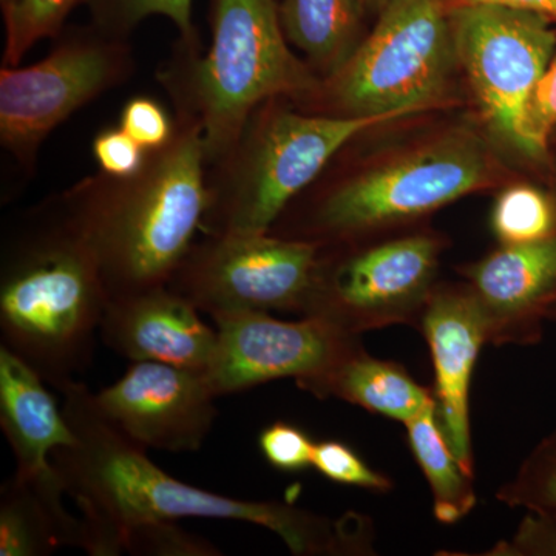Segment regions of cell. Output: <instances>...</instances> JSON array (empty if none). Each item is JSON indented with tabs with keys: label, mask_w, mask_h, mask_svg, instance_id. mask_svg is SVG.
I'll list each match as a JSON object with an SVG mask.
<instances>
[{
	"label": "cell",
	"mask_w": 556,
	"mask_h": 556,
	"mask_svg": "<svg viewBox=\"0 0 556 556\" xmlns=\"http://www.w3.org/2000/svg\"><path fill=\"white\" fill-rule=\"evenodd\" d=\"M62 396L76 444L56 450L51 460L83 515L87 554L121 555V535L129 527L182 518L265 527L299 556L375 554L371 522L364 515L332 519L291 503L239 500L190 485L161 470L148 450L113 426L86 383L75 380Z\"/></svg>",
	"instance_id": "6da1fadb"
},
{
	"label": "cell",
	"mask_w": 556,
	"mask_h": 556,
	"mask_svg": "<svg viewBox=\"0 0 556 556\" xmlns=\"http://www.w3.org/2000/svg\"><path fill=\"white\" fill-rule=\"evenodd\" d=\"M175 134L149 150L130 177L100 172L46 200L97 263L109 303L167 287L201 230L206 156L195 121L174 116Z\"/></svg>",
	"instance_id": "7a4b0ae2"
},
{
	"label": "cell",
	"mask_w": 556,
	"mask_h": 556,
	"mask_svg": "<svg viewBox=\"0 0 556 556\" xmlns=\"http://www.w3.org/2000/svg\"><path fill=\"white\" fill-rule=\"evenodd\" d=\"M109 306L87 248L46 201L3 241L0 345L62 391L93 362Z\"/></svg>",
	"instance_id": "3957f363"
},
{
	"label": "cell",
	"mask_w": 556,
	"mask_h": 556,
	"mask_svg": "<svg viewBox=\"0 0 556 556\" xmlns=\"http://www.w3.org/2000/svg\"><path fill=\"white\" fill-rule=\"evenodd\" d=\"M211 46L178 39L159 80L175 116L203 131L206 166L225 153L262 102L309 101L321 79L291 49L276 0H208Z\"/></svg>",
	"instance_id": "277c9868"
},
{
	"label": "cell",
	"mask_w": 556,
	"mask_h": 556,
	"mask_svg": "<svg viewBox=\"0 0 556 556\" xmlns=\"http://www.w3.org/2000/svg\"><path fill=\"white\" fill-rule=\"evenodd\" d=\"M262 102L223 155L206 166L204 236L266 233L281 212L365 130L404 113L331 116Z\"/></svg>",
	"instance_id": "5b68a950"
},
{
	"label": "cell",
	"mask_w": 556,
	"mask_h": 556,
	"mask_svg": "<svg viewBox=\"0 0 556 556\" xmlns=\"http://www.w3.org/2000/svg\"><path fill=\"white\" fill-rule=\"evenodd\" d=\"M489 178L484 146L468 135H452L386 166L339 179L308 201H291L268 233L318 249L357 243L426 217L484 188Z\"/></svg>",
	"instance_id": "8992f818"
},
{
	"label": "cell",
	"mask_w": 556,
	"mask_h": 556,
	"mask_svg": "<svg viewBox=\"0 0 556 556\" xmlns=\"http://www.w3.org/2000/svg\"><path fill=\"white\" fill-rule=\"evenodd\" d=\"M453 0H386L372 31L316 100L331 116L416 115L441 102L457 64Z\"/></svg>",
	"instance_id": "52a82bcc"
},
{
	"label": "cell",
	"mask_w": 556,
	"mask_h": 556,
	"mask_svg": "<svg viewBox=\"0 0 556 556\" xmlns=\"http://www.w3.org/2000/svg\"><path fill=\"white\" fill-rule=\"evenodd\" d=\"M441 252L442 241L427 232L318 249L302 317L361 338L394 325L419 329Z\"/></svg>",
	"instance_id": "ba28073f"
},
{
	"label": "cell",
	"mask_w": 556,
	"mask_h": 556,
	"mask_svg": "<svg viewBox=\"0 0 556 556\" xmlns=\"http://www.w3.org/2000/svg\"><path fill=\"white\" fill-rule=\"evenodd\" d=\"M135 72L129 39L94 24L64 28L30 67L0 70V142L33 172L47 137L84 105L123 86Z\"/></svg>",
	"instance_id": "9c48e42d"
},
{
	"label": "cell",
	"mask_w": 556,
	"mask_h": 556,
	"mask_svg": "<svg viewBox=\"0 0 556 556\" xmlns=\"http://www.w3.org/2000/svg\"><path fill=\"white\" fill-rule=\"evenodd\" d=\"M547 17L500 7H453L457 62L466 70L486 126L529 159L546 153L530 100L556 50Z\"/></svg>",
	"instance_id": "30bf717a"
},
{
	"label": "cell",
	"mask_w": 556,
	"mask_h": 556,
	"mask_svg": "<svg viewBox=\"0 0 556 556\" xmlns=\"http://www.w3.org/2000/svg\"><path fill=\"white\" fill-rule=\"evenodd\" d=\"M317 262L314 244L268 232L204 236L167 287L212 318L248 311L302 316Z\"/></svg>",
	"instance_id": "8fae6325"
},
{
	"label": "cell",
	"mask_w": 556,
	"mask_h": 556,
	"mask_svg": "<svg viewBox=\"0 0 556 556\" xmlns=\"http://www.w3.org/2000/svg\"><path fill=\"white\" fill-rule=\"evenodd\" d=\"M212 320L217 346L204 376L218 397L278 379H294L302 390L362 340L317 318L278 320L265 311L225 314Z\"/></svg>",
	"instance_id": "7c38bea8"
},
{
	"label": "cell",
	"mask_w": 556,
	"mask_h": 556,
	"mask_svg": "<svg viewBox=\"0 0 556 556\" xmlns=\"http://www.w3.org/2000/svg\"><path fill=\"white\" fill-rule=\"evenodd\" d=\"M204 372L161 362H134L113 386L94 393L102 415L139 447L195 453L218 416Z\"/></svg>",
	"instance_id": "4fadbf2b"
},
{
	"label": "cell",
	"mask_w": 556,
	"mask_h": 556,
	"mask_svg": "<svg viewBox=\"0 0 556 556\" xmlns=\"http://www.w3.org/2000/svg\"><path fill=\"white\" fill-rule=\"evenodd\" d=\"M417 331L422 332L433 358L439 426L460 466L475 478L470 383L486 336L468 285L437 283Z\"/></svg>",
	"instance_id": "5bb4252c"
},
{
	"label": "cell",
	"mask_w": 556,
	"mask_h": 556,
	"mask_svg": "<svg viewBox=\"0 0 556 556\" xmlns=\"http://www.w3.org/2000/svg\"><path fill=\"white\" fill-rule=\"evenodd\" d=\"M484 321L486 343L535 345L543 339L548 305L556 299V236L503 244L463 268Z\"/></svg>",
	"instance_id": "9a60e30c"
},
{
	"label": "cell",
	"mask_w": 556,
	"mask_h": 556,
	"mask_svg": "<svg viewBox=\"0 0 556 556\" xmlns=\"http://www.w3.org/2000/svg\"><path fill=\"white\" fill-rule=\"evenodd\" d=\"M169 287L113 300L105 309L101 339L131 362H161L206 372L217 346V329Z\"/></svg>",
	"instance_id": "2e32d148"
},
{
	"label": "cell",
	"mask_w": 556,
	"mask_h": 556,
	"mask_svg": "<svg viewBox=\"0 0 556 556\" xmlns=\"http://www.w3.org/2000/svg\"><path fill=\"white\" fill-rule=\"evenodd\" d=\"M0 428L16 457L21 477L56 471L51 456L76 444L64 409L47 382L9 348L0 345Z\"/></svg>",
	"instance_id": "e0dca14e"
},
{
	"label": "cell",
	"mask_w": 556,
	"mask_h": 556,
	"mask_svg": "<svg viewBox=\"0 0 556 556\" xmlns=\"http://www.w3.org/2000/svg\"><path fill=\"white\" fill-rule=\"evenodd\" d=\"M58 470L43 477L14 473L0 490V556H47L83 548V519L64 506Z\"/></svg>",
	"instance_id": "ac0fdd59"
},
{
	"label": "cell",
	"mask_w": 556,
	"mask_h": 556,
	"mask_svg": "<svg viewBox=\"0 0 556 556\" xmlns=\"http://www.w3.org/2000/svg\"><path fill=\"white\" fill-rule=\"evenodd\" d=\"M302 390L318 399H340L402 424L437 407L433 390L417 383L396 362L372 357L362 340Z\"/></svg>",
	"instance_id": "d6986e66"
},
{
	"label": "cell",
	"mask_w": 556,
	"mask_h": 556,
	"mask_svg": "<svg viewBox=\"0 0 556 556\" xmlns=\"http://www.w3.org/2000/svg\"><path fill=\"white\" fill-rule=\"evenodd\" d=\"M368 0H281L278 16L288 42L308 65L331 78L362 43Z\"/></svg>",
	"instance_id": "ffe728a7"
},
{
	"label": "cell",
	"mask_w": 556,
	"mask_h": 556,
	"mask_svg": "<svg viewBox=\"0 0 556 556\" xmlns=\"http://www.w3.org/2000/svg\"><path fill=\"white\" fill-rule=\"evenodd\" d=\"M405 427L413 456L430 484L434 517L442 525H456L477 506L475 478L464 470L450 448L439 426L437 407L428 408Z\"/></svg>",
	"instance_id": "44dd1931"
},
{
	"label": "cell",
	"mask_w": 556,
	"mask_h": 556,
	"mask_svg": "<svg viewBox=\"0 0 556 556\" xmlns=\"http://www.w3.org/2000/svg\"><path fill=\"white\" fill-rule=\"evenodd\" d=\"M87 0H9L2 7L5 20L3 67H17L42 39H56L65 21Z\"/></svg>",
	"instance_id": "7402d4cb"
},
{
	"label": "cell",
	"mask_w": 556,
	"mask_h": 556,
	"mask_svg": "<svg viewBox=\"0 0 556 556\" xmlns=\"http://www.w3.org/2000/svg\"><path fill=\"white\" fill-rule=\"evenodd\" d=\"M492 229L503 244H527L556 236V207L532 186H514L500 193L492 211Z\"/></svg>",
	"instance_id": "603a6c76"
},
{
	"label": "cell",
	"mask_w": 556,
	"mask_h": 556,
	"mask_svg": "<svg viewBox=\"0 0 556 556\" xmlns=\"http://www.w3.org/2000/svg\"><path fill=\"white\" fill-rule=\"evenodd\" d=\"M193 0H87L91 24L118 38H130L135 28L150 16L174 22L179 39L199 42L192 22Z\"/></svg>",
	"instance_id": "cb8c5ba5"
},
{
	"label": "cell",
	"mask_w": 556,
	"mask_h": 556,
	"mask_svg": "<svg viewBox=\"0 0 556 556\" xmlns=\"http://www.w3.org/2000/svg\"><path fill=\"white\" fill-rule=\"evenodd\" d=\"M496 500L527 514H556V430L538 442Z\"/></svg>",
	"instance_id": "d4e9b609"
},
{
	"label": "cell",
	"mask_w": 556,
	"mask_h": 556,
	"mask_svg": "<svg viewBox=\"0 0 556 556\" xmlns=\"http://www.w3.org/2000/svg\"><path fill=\"white\" fill-rule=\"evenodd\" d=\"M121 555L144 556H218L222 552L206 538L189 532L175 519L139 522L124 530Z\"/></svg>",
	"instance_id": "484cf974"
},
{
	"label": "cell",
	"mask_w": 556,
	"mask_h": 556,
	"mask_svg": "<svg viewBox=\"0 0 556 556\" xmlns=\"http://www.w3.org/2000/svg\"><path fill=\"white\" fill-rule=\"evenodd\" d=\"M313 467L329 481L369 492L388 493L394 486L387 475L372 470L353 448L339 441L316 442Z\"/></svg>",
	"instance_id": "4316f807"
},
{
	"label": "cell",
	"mask_w": 556,
	"mask_h": 556,
	"mask_svg": "<svg viewBox=\"0 0 556 556\" xmlns=\"http://www.w3.org/2000/svg\"><path fill=\"white\" fill-rule=\"evenodd\" d=\"M262 455L268 464L281 471H302L313 467L314 445L302 428L292 424H270L258 438Z\"/></svg>",
	"instance_id": "83f0119b"
},
{
	"label": "cell",
	"mask_w": 556,
	"mask_h": 556,
	"mask_svg": "<svg viewBox=\"0 0 556 556\" xmlns=\"http://www.w3.org/2000/svg\"><path fill=\"white\" fill-rule=\"evenodd\" d=\"M118 126L146 150L164 148L175 134V118L149 97L127 101L121 110Z\"/></svg>",
	"instance_id": "f1b7e54d"
},
{
	"label": "cell",
	"mask_w": 556,
	"mask_h": 556,
	"mask_svg": "<svg viewBox=\"0 0 556 556\" xmlns=\"http://www.w3.org/2000/svg\"><path fill=\"white\" fill-rule=\"evenodd\" d=\"M91 150L101 172L112 177L137 174L144 166L149 153L119 126L101 130L94 137Z\"/></svg>",
	"instance_id": "f546056e"
},
{
	"label": "cell",
	"mask_w": 556,
	"mask_h": 556,
	"mask_svg": "<svg viewBox=\"0 0 556 556\" xmlns=\"http://www.w3.org/2000/svg\"><path fill=\"white\" fill-rule=\"evenodd\" d=\"M530 116L536 134L547 142L548 134L556 127V50L533 89Z\"/></svg>",
	"instance_id": "4dcf8cb0"
},
{
	"label": "cell",
	"mask_w": 556,
	"mask_h": 556,
	"mask_svg": "<svg viewBox=\"0 0 556 556\" xmlns=\"http://www.w3.org/2000/svg\"><path fill=\"white\" fill-rule=\"evenodd\" d=\"M455 7H500L530 11L556 22V0H453Z\"/></svg>",
	"instance_id": "1f68e13d"
},
{
	"label": "cell",
	"mask_w": 556,
	"mask_h": 556,
	"mask_svg": "<svg viewBox=\"0 0 556 556\" xmlns=\"http://www.w3.org/2000/svg\"><path fill=\"white\" fill-rule=\"evenodd\" d=\"M546 320L556 321V299L548 305L546 311Z\"/></svg>",
	"instance_id": "d6a6232c"
},
{
	"label": "cell",
	"mask_w": 556,
	"mask_h": 556,
	"mask_svg": "<svg viewBox=\"0 0 556 556\" xmlns=\"http://www.w3.org/2000/svg\"><path fill=\"white\" fill-rule=\"evenodd\" d=\"M368 2H371V3H376V5H379L382 7L383 5V2H386V0H368Z\"/></svg>",
	"instance_id": "836d02e7"
},
{
	"label": "cell",
	"mask_w": 556,
	"mask_h": 556,
	"mask_svg": "<svg viewBox=\"0 0 556 556\" xmlns=\"http://www.w3.org/2000/svg\"><path fill=\"white\" fill-rule=\"evenodd\" d=\"M9 2V0H0V5H5V3Z\"/></svg>",
	"instance_id": "e575fe53"
}]
</instances>
